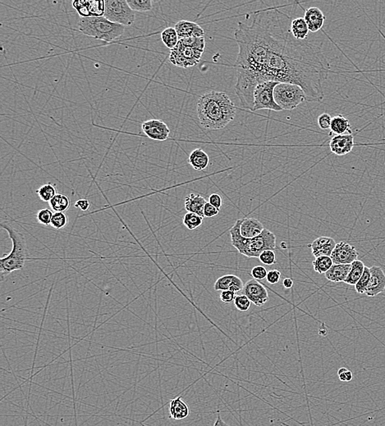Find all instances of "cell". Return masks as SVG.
I'll use <instances>...</instances> for the list:
<instances>
[{
	"label": "cell",
	"mask_w": 385,
	"mask_h": 426,
	"mask_svg": "<svg viewBox=\"0 0 385 426\" xmlns=\"http://www.w3.org/2000/svg\"><path fill=\"white\" fill-rule=\"evenodd\" d=\"M188 161L196 171H204L208 167L210 157L202 148H196L190 152Z\"/></svg>",
	"instance_id": "obj_24"
},
{
	"label": "cell",
	"mask_w": 385,
	"mask_h": 426,
	"mask_svg": "<svg viewBox=\"0 0 385 426\" xmlns=\"http://www.w3.org/2000/svg\"><path fill=\"white\" fill-rule=\"evenodd\" d=\"M274 96L276 104L283 110H293L304 101H306L302 88L297 84L288 83L277 84L274 91Z\"/></svg>",
	"instance_id": "obj_7"
},
{
	"label": "cell",
	"mask_w": 385,
	"mask_h": 426,
	"mask_svg": "<svg viewBox=\"0 0 385 426\" xmlns=\"http://www.w3.org/2000/svg\"><path fill=\"white\" fill-rule=\"evenodd\" d=\"M312 264L314 272L319 274H326V272L332 268L334 262L331 257L321 256L314 259Z\"/></svg>",
	"instance_id": "obj_30"
},
{
	"label": "cell",
	"mask_w": 385,
	"mask_h": 426,
	"mask_svg": "<svg viewBox=\"0 0 385 426\" xmlns=\"http://www.w3.org/2000/svg\"><path fill=\"white\" fill-rule=\"evenodd\" d=\"M190 409L181 396L171 399L169 402V416L173 419H183L188 416Z\"/></svg>",
	"instance_id": "obj_21"
},
{
	"label": "cell",
	"mask_w": 385,
	"mask_h": 426,
	"mask_svg": "<svg viewBox=\"0 0 385 426\" xmlns=\"http://www.w3.org/2000/svg\"><path fill=\"white\" fill-rule=\"evenodd\" d=\"M235 298H236V293L230 290H224L220 294V299L224 303L234 302Z\"/></svg>",
	"instance_id": "obj_44"
},
{
	"label": "cell",
	"mask_w": 385,
	"mask_h": 426,
	"mask_svg": "<svg viewBox=\"0 0 385 426\" xmlns=\"http://www.w3.org/2000/svg\"><path fill=\"white\" fill-rule=\"evenodd\" d=\"M259 259L265 265H275L277 263L276 255L272 250H266L260 255Z\"/></svg>",
	"instance_id": "obj_38"
},
{
	"label": "cell",
	"mask_w": 385,
	"mask_h": 426,
	"mask_svg": "<svg viewBox=\"0 0 385 426\" xmlns=\"http://www.w3.org/2000/svg\"><path fill=\"white\" fill-rule=\"evenodd\" d=\"M304 19L307 24L310 32L316 33L317 31L323 28L326 18L319 8L310 7L305 10Z\"/></svg>",
	"instance_id": "obj_18"
},
{
	"label": "cell",
	"mask_w": 385,
	"mask_h": 426,
	"mask_svg": "<svg viewBox=\"0 0 385 426\" xmlns=\"http://www.w3.org/2000/svg\"><path fill=\"white\" fill-rule=\"evenodd\" d=\"M242 294L246 295L257 307H262L269 301L268 290L262 283L254 279H250L244 285Z\"/></svg>",
	"instance_id": "obj_10"
},
{
	"label": "cell",
	"mask_w": 385,
	"mask_h": 426,
	"mask_svg": "<svg viewBox=\"0 0 385 426\" xmlns=\"http://www.w3.org/2000/svg\"><path fill=\"white\" fill-rule=\"evenodd\" d=\"M197 116L201 126L206 130L224 128L234 120L236 107L224 92L210 91L197 102Z\"/></svg>",
	"instance_id": "obj_2"
},
{
	"label": "cell",
	"mask_w": 385,
	"mask_h": 426,
	"mask_svg": "<svg viewBox=\"0 0 385 426\" xmlns=\"http://www.w3.org/2000/svg\"><path fill=\"white\" fill-rule=\"evenodd\" d=\"M142 129L147 137L158 141L166 140L170 135V129L161 120H148L142 123Z\"/></svg>",
	"instance_id": "obj_11"
},
{
	"label": "cell",
	"mask_w": 385,
	"mask_h": 426,
	"mask_svg": "<svg viewBox=\"0 0 385 426\" xmlns=\"http://www.w3.org/2000/svg\"><path fill=\"white\" fill-rule=\"evenodd\" d=\"M0 225L8 232L13 243L10 253L0 259V273L2 280H4L12 272L23 269L27 261L31 259H30L27 239L24 234L16 230L8 221H3Z\"/></svg>",
	"instance_id": "obj_4"
},
{
	"label": "cell",
	"mask_w": 385,
	"mask_h": 426,
	"mask_svg": "<svg viewBox=\"0 0 385 426\" xmlns=\"http://www.w3.org/2000/svg\"><path fill=\"white\" fill-rule=\"evenodd\" d=\"M219 210L215 208L214 206L211 205V203H206L205 208H204V217H214L219 214Z\"/></svg>",
	"instance_id": "obj_43"
},
{
	"label": "cell",
	"mask_w": 385,
	"mask_h": 426,
	"mask_svg": "<svg viewBox=\"0 0 385 426\" xmlns=\"http://www.w3.org/2000/svg\"><path fill=\"white\" fill-rule=\"evenodd\" d=\"M243 281L238 276L235 275H226L221 276L215 281L214 289L216 291H224L230 290L234 293L242 291L243 289Z\"/></svg>",
	"instance_id": "obj_19"
},
{
	"label": "cell",
	"mask_w": 385,
	"mask_h": 426,
	"mask_svg": "<svg viewBox=\"0 0 385 426\" xmlns=\"http://www.w3.org/2000/svg\"><path fill=\"white\" fill-rule=\"evenodd\" d=\"M69 224V217L65 212H54L50 225L56 230H61Z\"/></svg>",
	"instance_id": "obj_35"
},
{
	"label": "cell",
	"mask_w": 385,
	"mask_h": 426,
	"mask_svg": "<svg viewBox=\"0 0 385 426\" xmlns=\"http://www.w3.org/2000/svg\"><path fill=\"white\" fill-rule=\"evenodd\" d=\"M370 269V280L365 294L368 297H374L385 290V274L383 269L373 266Z\"/></svg>",
	"instance_id": "obj_15"
},
{
	"label": "cell",
	"mask_w": 385,
	"mask_h": 426,
	"mask_svg": "<svg viewBox=\"0 0 385 426\" xmlns=\"http://www.w3.org/2000/svg\"><path fill=\"white\" fill-rule=\"evenodd\" d=\"M330 130L331 134H335V135L352 134V126L349 120L343 115H337L333 117Z\"/></svg>",
	"instance_id": "obj_25"
},
{
	"label": "cell",
	"mask_w": 385,
	"mask_h": 426,
	"mask_svg": "<svg viewBox=\"0 0 385 426\" xmlns=\"http://www.w3.org/2000/svg\"><path fill=\"white\" fill-rule=\"evenodd\" d=\"M234 304L235 307H237V310L241 311H246L250 309L251 302H250V299L246 295L241 294V295H237L236 296L234 300Z\"/></svg>",
	"instance_id": "obj_37"
},
{
	"label": "cell",
	"mask_w": 385,
	"mask_h": 426,
	"mask_svg": "<svg viewBox=\"0 0 385 426\" xmlns=\"http://www.w3.org/2000/svg\"><path fill=\"white\" fill-rule=\"evenodd\" d=\"M280 278H281V273L278 270L270 271L266 276V280L271 285H275L277 283H279Z\"/></svg>",
	"instance_id": "obj_42"
},
{
	"label": "cell",
	"mask_w": 385,
	"mask_h": 426,
	"mask_svg": "<svg viewBox=\"0 0 385 426\" xmlns=\"http://www.w3.org/2000/svg\"><path fill=\"white\" fill-rule=\"evenodd\" d=\"M53 212L48 208H44V209L38 211L36 214V219L38 222L44 225H50L51 221L53 218Z\"/></svg>",
	"instance_id": "obj_36"
},
{
	"label": "cell",
	"mask_w": 385,
	"mask_h": 426,
	"mask_svg": "<svg viewBox=\"0 0 385 426\" xmlns=\"http://www.w3.org/2000/svg\"><path fill=\"white\" fill-rule=\"evenodd\" d=\"M206 204V199L202 195L197 194L187 195L184 202V207L187 212L199 215L202 217H204V208Z\"/></svg>",
	"instance_id": "obj_22"
},
{
	"label": "cell",
	"mask_w": 385,
	"mask_h": 426,
	"mask_svg": "<svg viewBox=\"0 0 385 426\" xmlns=\"http://www.w3.org/2000/svg\"><path fill=\"white\" fill-rule=\"evenodd\" d=\"M242 219H238L234 225L231 228L230 236L232 245L241 255L247 258H259L260 255L266 250L276 249V236L273 232L265 229L262 234L251 238H244L241 234Z\"/></svg>",
	"instance_id": "obj_3"
},
{
	"label": "cell",
	"mask_w": 385,
	"mask_h": 426,
	"mask_svg": "<svg viewBox=\"0 0 385 426\" xmlns=\"http://www.w3.org/2000/svg\"><path fill=\"white\" fill-rule=\"evenodd\" d=\"M179 40L190 37H205L206 32L199 24L190 21L181 20L174 26Z\"/></svg>",
	"instance_id": "obj_17"
},
{
	"label": "cell",
	"mask_w": 385,
	"mask_h": 426,
	"mask_svg": "<svg viewBox=\"0 0 385 426\" xmlns=\"http://www.w3.org/2000/svg\"><path fill=\"white\" fill-rule=\"evenodd\" d=\"M251 276H252L254 280H256V281H262V280H264V279L266 278V276H267V274H268V272H267V270L266 268L262 267V266H256V267H254V268H252L251 270Z\"/></svg>",
	"instance_id": "obj_40"
},
{
	"label": "cell",
	"mask_w": 385,
	"mask_h": 426,
	"mask_svg": "<svg viewBox=\"0 0 385 426\" xmlns=\"http://www.w3.org/2000/svg\"><path fill=\"white\" fill-rule=\"evenodd\" d=\"M333 117L327 113H324L318 117V125L321 130H326L330 129Z\"/></svg>",
	"instance_id": "obj_39"
},
{
	"label": "cell",
	"mask_w": 385,
	"mask_h": 426,
	"mask_svg": "<svg viewBox=\"0 0 385 426\" xmlns=\"http://www.w3.org/2000/svg\"><path fill=\"white\" fill-rule=\"evenodd\" d=\"M365 266L364 265L363 262L360 260H356L351 264V269H350L349 274L348 277L346 279L344 283L347 285H356V283L358 282L359 280L361 279V276L363 275L364 271H365Z\"/></svg>",
	"instance_id": "obj_27"
},
{
	"label": "cell",
	"mask_w": 385,
	"mask_h": 426,
	"mask_svg": "<svg viewBox=\"0 0 385 426\" xmlns=\"http://www.w3.org/2000/svg\"><path fill=\"white\" fill-rule=\"evenodd\" d=\"M266 228L263 224L255 218H243L241 221L240 231L244 238H251L262 234Z\"/></svg>",
	"instance_id": "obj_20"
},
{
	"label": "cell",
	"mask_w": 385,
	"mask_h": 426,
	"mask_svg": "<svg viewBox=\"0 0 385 426\" xmlns=\"http://www.w3.org/2000/svg\"><path fill=\"white\" fill-rule=\"evenodd\" d=\"M183 225L186 226L188 230H196L197 228L200 227L202 225L203 222V217H201L199 215L191 213V212H187L183 217Z\"/></svg>",
	"instance_id": "obj_32"
},
{
	"label": "cell",
	"mask_w": 385,
	"mask_h": 426,
	"mask_svg": "<svg viewBox=\"0 0 385 426\" xmlns=\"http://www.w3.org/2000/svg\"><path fill=\"white\" fill-rule=\"evenodd\" d=\"M70 199L66 195L57 194L49 203L51 209L55 212H65L70 208Z\"/></svg>",
	"instance_id": "obj_28"
},
{
	"label": "cell",
	"mask_w": 385,
	"mask_h": 426,
	"mask_svg": "<svg viewBox=\"0 0 385 426\" xmlns=\"http://www.w3.org/2000/svg\"><path fill=\"white\" fill-rule=\"evenodd\" d=\"M78 30L86 36L105 42H112L123 34L125 27L113 23L106 18H81L78 23Z\"/></svg>",
	"instance_id": "obj_6"
},
{
	"label": "cell",
	"mask_w": 385,
	"mask_h": 426,
	"mask_svg": "<svg viewBox=\"0 0 385 426\" xmlns=\"http://www.w3.org/2000/svg\"><path fill=\"white\" fill-rule=\"evenodd\" d=\"M358 252L354 246L342 241L337 243L331 254V259L334 264H352L354 261L358 260Z\"/></svg>",
	"instance_id": "obj_12"
},
{
	"label": "cell",
	"mask_w": 385,
	"mask_h": 426,
	"mask_svg": "<svg viewBox=\"0 0 385 426\" xmlns=\"http://www.w3.org/2000/svg\"><path fill=\"white\" fill-rule=\"evenodd\" d=\"M126 2L134 12L144 13L152 9V1L151 0H126Z\"/></svg>",
	"instance_id": "obj_33"
},
{
	"label": "cell",
	"mask_w": 385,
	"mask_h": 426,
	"mask_svg": "<svg viewBox=\"0 0 385 426\" xmlns=\"http://www.w3.org/2000/svg\"><path fill=\"white\" fill-rule=\"evenodd\" d=\"M205 49L206 38H185L179 40L177 46L171 49L168 60L178 67H192L201 62Z\"/></svg>",
	"instance_id": "obj_5"
},
{
	"label": "cell",
	"mask_w": 385,
	"mask_h": 426,
	"mask_svg": "<svg viewBox=\"0 0 385 426\" xmlns=\"http://www.w3.org/2000/svg\"><path fill=\"white\" fill-rule=\"evenodd\" d=\"M161 40L168 49H173L177 46L179 37L174 27H168L161 32Z\"/></svg>",
	"instance_id": "obj_29"
},
{
	"label": "cell",
	"mask_w": 385,
	"mask_h": 426,
	"mask_svg": "<svg viewBox=\"0 0 385 426\" xmlns=\"http://www.w3.org/2000/svg\"><path fill=\"white\" fill-rule=\"evenodd\" d=\"M74 206H75V208L82 210L83 212H86L90 208L91 203H90V202L87 199H79V200L76 202Z\"/></svg>",
	"instance_id": "obj_46"
},
{
	"label": "cell",
	"mask_w": 385,
	"mask_h": 426,
	"mask_svg": "<svg viewBox=\"0 0 385 426\" xmlns=\"http://www.w3.org/2000/svg\"><path fill=\"white\" fill-rule=\"evenodd\" d=\"M290 16L274 8L257 13L251 24L238 22L234 38L238 53L235 93L242 108L254 109V92L264 82L297 84L306 101L323 100L330 64L320 47L291 33Z\"/></svg>",
	"instance_id": "obj_1"
},
{
	"label": "cell",
	"mask_w": 385,
	"mask_h": 426,
	"mask_svg": "<svg viewBox=\"0 0 385 426\" xmlns=\"http://www.w3.org/2000/svg\"><path fill=\"white\" fill-rule=\"evenodd\" d=\"M209 203L215 208L220 210L222 205H223V199L219 194H212L211 196L209 197Z\"/></svg>",
	"instance_id": "obj_45"
},
{
	"label": "cell",
	"mask_w": 385,
	"mask_h": 426,
	"mask_svg": "<svg viewBox=\"0 0 385 426\" xmlns=\"http://www.w3.org/2000/svg\"><path fill=\"white\" fill-rule=\"evenodd\" d=\"M279 82L266 81L258 84L254 92V111L268 109L274 112H281L283 109L276 104L274 91Z\"/></svg>",
	"instance_id": "obj_9"
},
{
	"label": "cell",
	"mask_w": 385,
	"mask_h": 426,
	"mask_svg": "<svg viewBox=\"0 0 385 426\" xmlns=\"http://www.w3.org/2000/svg\"><path fill=\"white\" fill-rule=\"evenodd\" d=\"M351 264H334L325 276L331 282H344L349 274Z\"/></svg>",
	"instance_id": "obj_23"
},
{
	"label": "cell",
	"mask_w": 385,
	"mask_h": 426,
	"mask_svg": "<svg viewBox=\"0 0 385 426\" xmlns=\"http://www.w3.org/2000/svg\"><path fill=\"white\" fill-rule=\"evenodd\" d=\"M336 244V241L334 238L321 236L314 239L312 243L308 244V247L311 249L313 256L316 259L321 256L331 257Z\"/></svg>",
	"instance_id": "obj_16"
},
{
	"label": "cell",
	"mask_w": 385,
	"mask_h": 426,
	"mask_svg": "<svg viewBox=\"0 0 385 426\" xmlns=\"http://www.w3.org/2000/svg\"><path fill=\"white\" fill-rule=\"evenodd\" d=\"M290 30L292 36L298 40H307L308 36L310 33L307 24H306L304 18H297L292 19Z\"/></svg>",
	"instance_id": "obj_26"
},
{
	"label": "cell",
	"mask_w": 385,
	"mask_h": 426,
	"mask_svg": "<svg viewBox=\"0 0 385 426\" xmlns=\"http://www.w3.org/2000/svg\"><path fill=\"white\" fill-rule=\"evenodd\" d=\"M370 268H368V267H365L363 275L361 276V279L359 280L358 282L356 283V285H355V289H356V291L359 294H365V290H366V289H367L368 285H369V283H370Z\"/></svg>",
	"instance_id": "obj_34"
},
{
	"label": "cell",
	"mask_w": 385,
	"mask_h": 426,
	"mask_svg": "<svg viewBox=\"0 0 385 426\" xmlns=\"http://www.w3.org/2000/svg\"><path fill=\"white\" fill-rule=\"evenodd\" d=\"M338 376H339V380L343 382H350L353 379V375L352 372L349 371L346 367H341L338 371Z\"/></svg>",
	"instance_id": "obj_41"
},
{
	"label": "cell",
	"mask_w": 385,
	"mask_h": 426,
	"mask_svg": "<svg viewBox=\"0 0 385 426\" xmlns=\"http://www.w3.org/2000/svg\"><path fill=\"white\" fill-rule=\"evenodd\" d=\"M213 426H231L229 424H227L226 422H224L222 419L221 415H220V411H217V418H216V420H215V424Z\"/></svg>",
	"instance_id": "obj_47"
},
{
	"label": "cell",
	"mask_w": 385,
	"mask_h": 426,
	"mask_svg": "<svg viewBox=\"0 0 385 426\" xmlns=\"http://www.w3.org/2000/svg\"><path fill=\"white\" fill-rule=\"evenodd\" d=\"M73 6L81 18H99L104 15V1H74Z\"/></svg>",
	"instance_id": "obj_13"
},
{
	"label": "cell",
	"mask_w": 385,
	"mask_h": 426,
	"mask_svg": "<svg viewBox=\"0 0 385 426\" xmlns=\"http://www.w3.org/2000/svg\"><path fill=\"white\" fill-rule=\"evenodd\" d=\"M353 135H335L330 139V151L337 156H344L352 152L354 148Z\"/></svg>",
	"instance_id": "obj_14"
},
{
	"label": "cell",
	"mask_w": 385,
	"mask_h": 426,
	"mask_svg": "<svg viewBox=\"0 0 385 426\" xmlns=\"http://www.w3.org/2000/svg\"><path fill=\"white\" fill-rule=\"evenodd\" d=\"M283 285L286 289H291L293 286V281L290 278L284 279L283 281Z\"/></svg>",
	"instance_id": "obj_48"
},
{
	"label": "cell",
	"mask_w": 385,
	"mask_h": 426,
	"mask_svg": "<svg viewBox=\"0 0 385 426\" xmlns=\"http://www.w3.org/2000/svg\"><path fill=\"white\" fill-rule=\"evenodd\" d=\"M104 18L113 23L130 27L136 20L135 12L129 7L126 0L104 1Z\"/></svg>",
	"instance_id": "obj_8"
},
{
	"label": "cell",
	"mask_w": 385,
	"mask_h": 426,
	"mask_svg": "<svg viewBox=\"0 0 385 426\" xmlns=\"http://www.w3.org/2000/svg\"><path fill=\"white\" fill-rule=\"evenodd\" d=\"M36 194L40 198V200L45 203H49L53 199V197L57 195L56 189L52 184H45L41 186L40 189L36 190Z\"/></svg>",
	"instance_id": "obj_31"
}]
</instances>
